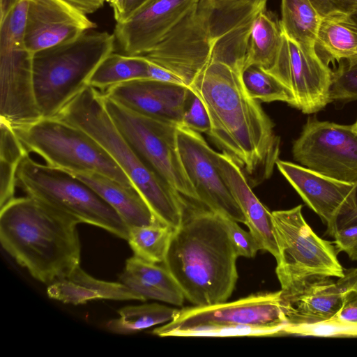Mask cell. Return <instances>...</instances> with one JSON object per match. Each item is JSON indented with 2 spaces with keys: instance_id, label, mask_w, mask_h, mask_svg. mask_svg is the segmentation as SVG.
<instances>
[{
  "instance_id": "obj_1",
  "label": "cell",
  "mask_w": 357,
  "mask_h": 357,
  "mask_svg": "<svg viewBox=\"0 0 357 357\" xmlns=\"http://www.w3.org/2000/svg\"><path fill=\"white\" fill-rule=\"evenodd\" d=\"M267 0H197L147 54L190 86L209 63L242 72L253 22Z\"/></svg>"
},
{
  "instance_id": "obj_2",
  "label": "cell",
  "mask_w": 357,
  "mask_h": 357,
  "mask_svg": "<svg viewBox=\"0 0 357 357\" xmlns=\"http://www.w3.org/2000/svg\"><path fill=\"white\" fill-rule=\"evenodd\" d=\"M190 87L207 109L208 135L239 166L250 185L268 178L279 160L280 138L258 100L248 94L241 72L223 63H211Z\"/></svg>"
},
{
  "instance_id": "obj_3",
  "label": "cell",
  "mask_w": 357,
  "mask_h": 357,
  "mask_svg": "<svg viewBox=\"0 0 357 357\" xmlns=\"http://www.w3.org/2000/svg\"><path fill=\"white\" fill-rule=\"evenodd\" d=\"M238 256L223 217L187 204L162 263L194 305L223 303L238 279Z\"/></svg>"
},
{
  "instance_id": "obj_4",
  "label": "cell",
  "mask_w": 357,
  "mask_h": 357,
  "mask_svg": "<svg viewBox=\"0 0 357 357\" xmlns=\"http://www.w3.org/2000/svg\"><path fill=\"white\" fill-rule=\"evenodd\" d=\"M78 224L35 198L15 197L1 208L0 241L19 265L49 285L79 266Z\"/></svg>"
},
{
  "instance_id": "obj_5",
  "label": "cell",
  "mask_w": 357,
  "mask_h": 357,
  "mask_svg": "<svg viewBox=\"0 0 357 357\" xmlns=\"http://www.w3.org/2000/svg\"><path fill=\"white\" fill-rule=\"evenodd\" d=\"M54 117L88 132L124 172L155 215L174 229L181 225L186 202L137 155L105 109L101 92L87 86Z\"/></svg>"
},
{
  "instance_id": "obj_6",
  "label": "cell",
  "mask_w": 357,
  "mask_h": 357,
  "mask_svg": "<svg viewBox=\"0 0 357 357\" xmlns=\"http://www.w3.org/2000/svg\"><path fill=\"white\" fill-rule=\"evenodd\" d=\"M115 41L114 33L89 30L73 40L33 54V89L42 118L55 116L89 86L98 66L114 52Z\"/></svg>"
},
{
  "instance_id": "obj_7",
  "label": "cell",
  "mask_w": 357,
  "mask_h": 357,
  "mask_svg": "<svg viewBox=\"0 0 357 357\" xmlns=\"http://www.w3.org/2000/svg\"><path fill=\"white\" fill-rule=\"evenodd\" d=\"M281 291L251 294L231 302L185 307L152 333L160 337L282 335L287 321Z\"/></svg>"
},
{
  "instance_id": "obj_8",
  "label": "cell",
  "mask_w": 357,
  "mask_h": 357,
  "mask_svg": "<svg viewBox=\"0 0 357 357\" xmlns=\"http://www.w3.org/2000/svg\"><path fill=\"white\" fill-rule=\"evenodd\" d=\"M17 187L79 223L128 240L129 227L119 213L89 185L65 170L37 162L27 153L17 167Z\"/></svg>"
},
{
  "instance_id": "obj_9",
  "label": "cell",
  "mask_w": 357,
  "mask_h": 357,
  "mask_svg": "<svg viewBox=\"0 0 357 357\" xmlns=\"http://www.w3.org/2000/svg\"><path fill=\"white\" fill-rule=\"evenodd\" d=\"M13 130L29 153L40 155L50 166L68 172H97L134 186L107 151L79 127L51 117Z\"/></svg>"
},
{
  "instance_id": "obj_10",
  "label": "cell",
  "mask_w": 357,
  "mask_h": 357,
  "mask_svg": "<svg viewBox=\"0 0 357 357\" xmlns=\"http://www.w3.org/2000/svg\"><path fill=\"white\" fill-rule=\"evenodd\" d=\"M272 216L279 250L275 272L282 290L314 278L344 276L332 242L314 233L301 205L274 211Z\"/></svg>"
},
{
  "instance_id": "obj_11",
  "label": "cell",
  "mask_w": 357,
  "mask_h": 357,
  "mask_svg": "<svg viewBox=\"0 0 357 357\" xmlns=\"http://www.w3.org/2000/svg\"><path fill=\"white\" fill-rule=\"evenodd\" d=\"M26 10L19 3L0 20V120L13 129L42 118L33 89V54L24 40Z\"/></svg>"
},
{
  "instance_id": "obj_12",
  "label": "cell",
  "mask_w": 357,
  "mask_h": 357,
  "mask_svg": "<svg viewBox=\"0 0 357 357\" xmlns=\"http://www.w3.org/2000/svg\"><path fill=\"white\" fill-rule=\"evenodd\" d=\"M102 94L108 114L139 159L182 197L199 202L179 155L178 124L141 115Z\"/></svg>"
},
{
  "instance_id": "obj_13",
  "label": "cell",
  "mask_w": 357,
  "mask_h": 357,
  "mask_svg": "<svg viewBox=\"0 0 357 357\" xmlns=\"http://www.w3.org/2000/svg\"><path fill=\"white\" fill-rule=\"evenodd\" d=\"M293 157L325 176L357 184V128L309 118L294 142Z\"/></svg>"
},
{
  "instance_id": "obj_14",
  "label": "cell",
  "mask_w": 357,
  "mask_h": 357,
  "mask_svg": "<svg viewBox=\"0 0 357 357\" xmlns=\"http://www.w3.org/2000/svg\"><path fill=\"white\" fill-rule=\"evenodd\" d=\"M267 71L291 90L294 107L304 114L316 113L331 102L333 71L314 47L299 44L283 32L277 58Z\"/></svg>"
},
{
  "instance_id": "obj_15",
  "label": "cell",
  "mask_w": 357,
  "mask_h": 357,
  "mask_svg": "<svg viewBox=\"0 0 357 357\" xmlns=\"http://www.w3.org/2000/svg\"><path fill=\"white\" fill-rule=\"evenodd\" d=\"M177 144L199 202L220 215L245 225V218L217 166L216 151L199 132L181 124L177 126Z\"/></svg>"
},
{
  "instance_id": "obj_16",
  "label": "cell",
  "mask_w": 357,
  "mask_h": 357,
  "mask_svg": "<svg viewBox=\"0 0 357 357\" xmlns=\"http://www.w3.org/2000/svg\"><path fill=\"white\" fill-rule=\"evenodd\" d=\"M276 167L333 236L337 221L356 206L357 184L342 181L304 166L278 160Z\"/></svg>"
},
{
  "instance_id": "obj_17",
  "label": "cell",
  "mask_w": 357,
  "mask_h": 357,
  "mask_svg": "<svg viewBox=\"0 0 357 357\" xmlns=\"http://www.w3.org/2000/svg\"><path fill=\"white\" fill-rule=\"evenodd\" d=\"M96 27L86 14L64 0H28L24 40L33 54Z\"/></svg>"
},
{
  "instance_id": "obj_18",
  "label": "cell",
  "mask_w": 357,
  "mask_h": 357,
  "mask_svg": "<svg viewBox=\"0 0 357 357\" xmlns=\"http://www.w3.org/2000/svg\"><path fill=\"white\" fill-rule=\"evenodd\" d=\"M197 0H149L128 20L116 22V40L125 54L151 50Z\"/></svg>"
},
{
  "instance_id": "obj_19",
  "label": "cell",
  "mask_w": 357,
  "mask_h": 357,
  "mask_svg": "<svg viewBox=\"0 0 357 357\" xmlns=\"http://www.w3.org/2000/svg\"><path fill=\"white\" fill-rule=\"evenodd\" d=\"M190 87L145 78L115 85L103 94L141 115L181 124Z\"/></svg>"
},
{
  "instance_id": "obj_20",
  "label": "cell",
  "mask_w": 357,
  "mask_h": 357,
  "mask_svg": "<svg viewBox=\"0 0 357 357\" xmlns=\"http://www.w3.org/2000/svg\"><path fill=\"white\" fill-rule=\"evenodd\" d=\"M354 273V269L350 270L336 282L329 277H319L281 289L286 326L312 324L333 317L341 307L343 293Z\"/></svg>"
},
{
  "instance_id": "obj_21",
  "label": "cell",
  "mask_w": 357,
  "mask_h": 357,
  "mask_svg": "<svg viewBox=\"0 0 357 357\" xmlns=\"http://www.w3.org/2000/svg\"><path fill=\"white\" fill-rule=\"evenodd\" d=\"M215 161L222 176L239 205L245 225L258 241L261 249L279 256L272 212L264 206L252 192L239 166L227 153H215Z\"/></svg>"
},
{
  "instance_id": "obj_22",
  "label": "cell",
  "mask_w": 357,
  "mask_h": 357,
  "mask_svg": "<svg viewBox=\"0 0 357 357\" xmlns=\"http://www.w3.org/2000/svg\"><path fill=\"white\" fill-rule=\"evenodd\" d=\"M69 173L93 188L119 213L128 227L150 225L160 221L135 186H126L97 172Z\"/></svg>"
},
{
  "instance_id": "obj_23",
  "label": "cell",
  "mask_w": 357,
  "mask_h": 357,
  "mask_svg": "<svg viewBox=\"0 0 357 357\" xmlns=\"http://www.w3.org/2000/svg\"><path fill=\"white\" fill-rule=\"evenodd\" d=\"M120 281L142 301L152 299L181 306L184 295L163 264L152 263L132 256L126 261Z\"/></svg>"
},
{
  "instance_id": "obj_24",
  "label": "cell",
  "mask_w": 357,
  "mask_h": 357,
  "mask_svg": "<svg viewBox=\"0 0 357 357\" xmlns=\"http://www.w3.org/2000/svg\"><path fill=\"white\" fill-rule=\"evenodd\" d=\"M49 298L63 303L79 305L95 299L114 301L142 298L121 282H107L89 275L80 266L47 288Z\"/></svg>"
},
{
  "instance_id": "obj_25",
  "label": "cell",
  "mask_w": 357,
  "mask_h": 357,
  "mask_svg": "<svg viewBox=\"0 0 357 357\" xmlns=\"http://www.w3.org/2000/svg\"><path fill=\"white\" fill-rule=\"evenodd\" d=\"M354 16L336 14L321 18L314 47L326 63L357 55V21Z\"/></svg>"
},
{
  "instance_id": "obj_26",
  "label": "cell",
  "mask_w": 357,
  "mask_h": 357,
  "mask_svg": "<svg viewBox=\"0 0 357 357\" xmlns=\"http://www.w3.org/2000/svg\"><path fill=\"white\" fill-rule=\"evenodd\" d=\"M282 33L280 22L266 10L259 13L251 29L244 67L255 64L268 70L278 54Z\"/></svg>"
},
{
  "instance_id": "obj_27",
  "label": "cell",
  "mask_w": 357,
  "mask_h": 357,
  "mask_svg": "<svg viewBox=\"0 0 357 357\" xmlns=\"http://www.w3.org/2000/svg\"><path fill=\"white\" fill-rule=\"evenodd\" d=\"M145 78H149L148 60L144 56L112 52L94 70L89 86L103 93L121 83Z\"/></svg>"
},
{
  "instance_id": "obj_28",
  "label": "cell",
  "mask_w": 357,
  "mask_h": 357,
  "mask_svg": "<svg viewBox=\"0 0 357 357\" xmlns=\"http://www.w3.org/2000/svg\"><path fill=\"white\" fill-rule=\"evenodd\" d=\"M281 14L280 23L286 36L299 44L314 47L322 17L310 0H281Z\"/></svg>"
},
{
  "instance_id": "obj_29",
  "label": "cell",
  "mask_w": 357,
  "mask_h": 357,
  "mask_svg": "<svg viewBox=\"0 0 357 357\" xmlns=\"http://www.w3.org/2000/svg\"><path fill=\"white\" fill-rule=\"evenodd\" d=\"M178 309L157 303L128 305L118 310L119 318L109 320L107 328L119 335H130L171 321Z\"/></svg>"
},
{
  "instance_id": "obj_30",
  "label": "cell",
  "mask_w": 357,
  "mask_h": 357,
  "mask_svg": "<svg viewBox=\"0 0 357 357\" xmlns=\"http://www.w3.org/2000/svg\"><path fill=\"white\" fill-rule=\"evenodd\" d=\"M174 230L161 221L150 225L131 227L127 241L134 256L149 262L162 264Z\"/></svg>"
},
{
  "instance_id": "obj_31",
  "label": "cell",
  "mask_w": 357,
  "mask_h": 357,
  "mask_svg": "<svg viewBox=\"0 0 357 357\" xmlns=\"http://www.w3.org/2000/svg\"><path fill=\"white\" fill-rule=\"evenodd\" d=\"M243 83L251 98L261 102H285L294 107L295 100L291 90L275 76L257 65L244 67Z\"/></svg>"
},
{
  "instance_id": "obj_32",
  "label": "cell",
  "mask_w": 357,
  "mask_h": 357,
  "mask_svg": "<svg viewBox=\"0 0 357 357\" xmlns=\"http://www.w3.org/2000/svg\"><path fill=\"white\" fill-rule=\"evenodd\" d=\"M0 144V206L2 208L15 197L17 167L22 158L29 153L12 134L1 136Z\"/></svg>"
},
{
  "instance_id": "obj_33",
  "label": "cell",
  "mask_w": 357,
  "mask_h": 357,
  "mask_svg": "<svg viewBox=\"0 0 357 357\" xmlns=\"http://www.w3.org/2000/svg\"><path fill=\"white\" fill-rule=\"evenodd\" d=\"M282 335L316 337H357V324L333 317L312 324L285 326Z\"/></svg>"
},
{
  "instance_id": "obj_34",
  "label": "cell",
  "mask_w": 357,
  "mask_h": 357,
  "mask_svg": "<svg viewBox=\"0 0 357 357\" xmlns=\"http://www.w3.org/2000/svg\"><path fill=\"white\" fill-rule=\"evenodd\" d=\"M333 71L331 100L349 102L357 100V55L340 61Z\"/></svg>"
},
{
  "instance_id": "obj_35",
  "label": "cell",
  "mask_w": 357,
  "mask_h": 357,
  "mask_svg": "<svg viewBox=\"0 0 357 357\" xmlns=\"http://www.w3.org/2000/svg\"><path fill=\"white\" fill-rule=\"evenodd\" d=\"M181 124L199 133L208 135L211 130L207 109L200 96L190 87Z\"/></svg>"
},
{
  "instance_id": "obj_36",
  "label": "cell",
  "mask_w": 357,
  "mask_h": 357,
  "mask_svg": "<svg viewBox=\"0 0 357 357\" xmlns=\"http://www.w3.org/2000/svg\"><path fill=\"white\" fill-rule=\"evenodd\" d=\"M223 219L238 257H255L257 251L261 250L255 237L250 231L243 229L236 221L226 217Z\"/></svg>"
},
{
  "instance_id": "obj_37",
  "label": "cell",
  "mask_w": 357,
  "mask_h": 357,
  "mask_svg": "<svg viewBox=\"0 0 357 357\" xmlns=\"http://www.w3.org/2000/svg\"><path fill=\"white\" fill-rule=\"evenodd\" d=\"M335 315L357 324V269H354L353 277L343 293L341 307Z\"/></svg>"
},
{
  "instance_id": "obj_38",
  "label": "cell",
  "mask_w": 357,
  "mask_h": 357,
  "mask_svg": "<svg viewBox=\"0 0 357 357\" xmlns=\"http://www.w3.org/2000/svg\"><path fill=\"white\" fill-rule=\"evenodd\" d=\"M321 17L336 15H357V0H310Z\"/></svg>"
},
{
  "instance_id": "obj_39",
  "label": "cell",
  "mask_w": 357,
  "mask_h": 357,
  "mask_svg": "<svg viewBox=\"0 0 357 357\" xmlns=\"http://www.w3.org/2000/svg\"><path fill=\"white\" fill-rule=\"evenodd\" d=\"M333 237L337 251L344 252L351 259L357 261V224L337 229Z\"/></svg>"
},
{
  "instance_id": "obj_40",
  "label": "cell",
  "mask_w": 357,
  "mask_h": 357,
  "mask_svg": "<svg viewBox=\"0 0 357 357\" xmlns=\"http://www.w3.org/2000/svg\"><path fill=\"white\" fill-rule=\"evenodd\" d=\"M148 75L149 79L186 86L178 75L149 60H148Z\"/></svg>"
},
{
  "instance_id": "obj_41",
  "label": "cell",
  "mask_w": 357,
  "mask_h": 357,
  "mask_svg": "<svg viewBox=\"0 0 357 357\" xmlns=\"http://www.w3.org/2000/svg\"><path fill=\"white\" fill-rule=\"evenodd\" d=\"M105 0H69L71 5L88 15L95 13L100 8Z\"/></svg>"
},
{
  "instance_id": "obj_42",
  "label": "cell",
  "mask_w": 357,
  "mask_h": 357,
  "mask_svg": "<svg viewBox=\"0 0 357 357\" xmlns=\"http://www.w3.org/2000/svg\"><path fill=\"white\" fill-rule=\"evenodd\" d=\"M149 1V0H125L123 11L121 17L117 22H121L130 18L141 8H142Z\"/></svg>"
},
{
  "instance_id": "obj_43",
  "label": "cell",
  "mask_w": 357,
  "mask_h": 357,
  "mask_svg": "<svg viewBox=\"0 0 357 357\" xmlns=\"http://www.w3.org/2000/svg\"><path fill=\"white\" fill-rule=\"evenodd\" d=\"M356 224H357V199L355 208L339 218L337 228H343Z\"/></svg>"
},
{
  "instance_id": "obj_44",
  "label": "cell",
  "mask_w": 357,
  "mask_h": 357,
  "mask_svg": "<svg viewBox=\"0 0 357 357\" xmlns=\"http://www.w3.org/2000/svg\"><path fill=\"white\" fill-rule=\"evenodd\" d=\"M113 9L114 16L115 20L119 22L121 17L125 0H105Z\"/></svg>"
},
{
  "instance_id": "obj_45",
  "label": "cell",
  "mask_w": 357,
  "mask_h": 357,
  "mask_svg": "<svg viewBox=\"0 0 357 357\" xmlns=\"http://www.w3.org/2000/svg\"><path fill=\"white\" fill-rule=\"evenodd\" d=\"M354 124H355L356 127L357 128V120H356V121L354 123Z\"/></svg>"
},
{
  "instance_id": "obj_46",
  "label": "cell",
  "mask_w": 357,
  "mask_h": 357,
  "mask_svg": "<svg viewBox=\"0 0 357 357\" xmlns=\"http://www.w3.org/2000/svg\"><path fill=\"white\" fill-rule=\"evenodd\" d=\"M64 1H67V2H68L70 3L69 0H64Z\"/></svg>"
}]
</instances>
